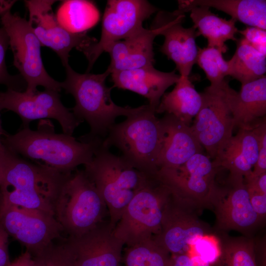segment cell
Wrapping results in <instances>:
<instances>
[{
  "label": "cell",
  "mask_w": 266,
  "mask_h": 266,
  "mask_svg": "<svg viewBox=\"0 0 266 266\" xmlns=\"http://www.w3.org/2000/svg\"><path fill=\"white\" fill-rule=\"evenodd\" d=\"M70 173L29 162L4 146L0 150V203L54 216L55 201Z\"/></svg>",
  "instance_id": "6da1fadb"
},
{
  "label": "cell",
  "mask_w": 266,
  "mask_h": 266,
  "mask_svg": "<svg viewBox=\"0 0 266 266\" xmlns=\"http://www.w3.org/2000/svg\"><path fill=\"white\" fill-rule=\"evenodd\" d=\"M102 140L81 141L71 135L57 133L50 120L43 119L36 130L22 128L14 134L5 133L2 138L12 152L63 173L90 162Z\"/></svg>",
  "instance_id": "7a4b0ae2"
},
{
  "label": "cell",
  "mask_w": 266,
  "mask_h": 266,
  "mask_svg": "<svg viewBox=\"0 0 266 266\" xmlns=\"http://www.w3.org/2000/svg\"><path fill=\"white\" fill-rule=\"evenodd\" d=\"M66 78L61 82L62 88L71 94L75 101L70 109L78 119L86 121L90 128L88 133L79 137V140L87 141L103 139L116 118L127 117L142 111L146 105L133 108L115 104L111 97L112 87H108L105 80L110 73L106 70L100 74L79 73L69 65L65 67Z\"/></svg>",
  "instance_id": "3957f363"
},
{
  "label": "cell",
  "mask_w": 266,
  "mask_h": 266,
  "mask_svg": "<svg viewBox=\"0 0 266 266\" xmlns=\"http://www.w3.org/2000/svg\"><path fill=\"white\" fill-rule=\"evenodd\" d=\"M109 149L101 143L84 171L103 200L114 228L134 195L154 176L136 169Z\"/></svg>",
  "instance_id": "277c9868"
},
{
  "label": "cell",
  "mask_w": 266,
  "mask_h": 266,
  "mask_svg": "<svg viewBox=\"0 0 266 266\" xmlns=\"http://www.w3.org/2000/svg\"><path fill=\"white\" fill-rule=\"evenodd\" d=\"M156 109L149 105L109 130L102 144L115 146L133 167L149 175L156 176L162 140L160 119Z\"/></svg>",
  "instance_id": "5b68a950"
},
{
  "label": "cell",
  "mask_w": 266,
  "mask_h": 266,
  "mask_svg": "<svg viewBox=\"0 0 266 266\" xmlns=\"http://www.w3.org/2000/svg\"><path fill=\"white\" fill-rule=\"evenodd\" d=\"M106 214L103 200L84 170L70 173L54 204V216L64 232L82 235L104 221Z\"/></svg>",
  "instance_id": "8992f818"
},
{
  "label": "cell",
  "mask_w": 266,
  "mask_h": 266,
  "mask_svg": "<svg viewBox=\"0 0 266 266\" xmlns=\"http://www.w3.org/2000/svg\"><path fill=\"white\" fill-rule=\"evenodd\" d=\"M171 196L166 185L151 177L126 207L114 229L116 236L129 246L158 234Z\"/></svg>",
  "instance_id": "52a82bcc"
},
{
  "label": "cell",
  "mask_w": 266,
  "mask_h": 266,
  "mask_svg": "<svg viewBox=\"0 0 266 266\" xmlns=\"http://www.w3.org/2000/svg\"><path fill=\"white\" fill-rule=\"evenodd\" d=\"M1 23L9 39L13 56V65L26 83L25 92L32 94L37 87L60 92L61 82L46 71L41 58V46L28 21L10 10L1 16Z\"/></svg>",
  "instance_id": "ba28073f"
},
{
  "label": "cell",
  "mask_w": 266,
  "mask_h": 266,
  "mask_svg": "<svg viewBox=\"0 0 266 266\" xmlns=\"http://www.w3.org/2000/svg\"><path fill=\"white\" fill-rule=\"evenodd\" d=\"M231 88L226 80L206 87L200 93L201 107L191 126L207 156L212 160L222 145L233 135L234 127L230 100Z\"/></svg>",
  "instance_id": "9c48e42d"
},
{
  "label": "cell",
  "mask_w": 266,
  "mask_h": 266,
  "mask_svg": "<svg viewBox=\"0 0 266 266\" xmlns=\"http://www.w3.org/2000/svg\"><path fill=\"white\" fill-rule=\"evenodd\" d=\"M220 169L207 156L198 153L178 167L159 169L156 176L173 196L199 209L209 207L219 185L215 178Z\"/></svg>",
  "instance_id": "30bf717a"
},
{
  "label": "cell",
  "mask_w": 266,
  "mask_h": 266,
  "mask_svg": "<svg viewBox=\"0 0 266 266\" xmlns=\"http://www.w3.org/2000/svg\"><path fill=\"white\" fill-rule=\"evenodd\" d=\"M157 9L145 0H108L102 17L100 40L81 51L88 61L87 72L111 44L127 38L143 27V22Z\"/></svg>",
  "instance_id": "8fae6325"
},
{
  "label": "cell",
  "mask_w": 266,
  "mask_h": 266,
  "mask_svg": "<svg viewBox=\"0 0 266 266\" xmlns=\"http://www.w3.org/2000/svg\"><path fill=\"white\" fill-rule=\"evenodd\" d=\"M0 222L8 233L33 256L60 238L63 227L48 212L0 203Z\"/></svg>",
  "instance_id": "7c38bea8"
},
{
  "label": "cell",
  "mask_w": 266,
  "mask_h": 266,
  "mask_svg": "<svg viewBox=\"0 0 266 266\" xmlns=\"http://www.w3.org/2000/svg\"><path fill=\"white\" fill-rule=\"evenodd\" d=\"M109 222L103 221L79 236H68L59 245L67 266H121L123 242Z\"/></svg>",
  "instance_id": "4fadbf2b"
},
{
  "label": "cell",
  "mask_w": 266,
  "mask_h": 266,
  "mask_svg": "<svg viewBox=\"0 0 266 266\" xmlns=\"http://www.w3.org/2000/svg\"><path fill=\"white\" fill-rule=\"evenodd\" d=\"M2 109L17 114L22 121L23 128L29 127L30 123L35 120L54 119L60 124L63 133L72 135L83 122L64 105L59 92L52 90L29 94L7 89L0 92V110Z\"/></svg>",
  "instance_id": "5bb4252c"
},
{
  "label": "cell",
  "mask_w": 266,
  "mask_h": 266,
  "mask_svg": "<svg viewBox=\"0 0 266 266\" xmlns=\"http://www.w3.org/2000/svg\"><path fill=\"white\" fill-rule=\"evenodd\" d=\"M216 216V229L221 232L235 230L248 235L263 222L250 202L244 177L229 174L218 187L209 207Z\"/></svg>",
  "instance_id": "9a60e30c"
},
{
  "label": "cell",
  "mask_w": 266,
  "mask_h": 266,
  "mask_svg": "<svg viewBox=\"0 0 266 266\" xmlns=\"http://www.w3.org/2000/svg\"><path fill=\"white\" fill-rule=\"evenodd\" d=\"M29 14V24L42 46L52 49L65 67L68 64L69 53L74 48L82 51L97 42L86 33L75 34L62 27L52 11L56 1L50 0H25Z\"/></svg>",
  "instance_id": "2e32d148"
},
{
  "label": "cell",
  "mask_w": 266,
  "mask_h": 266,
  "mask_svg": "<svg viewBox=\"0 0 266 266\" xmlns=\"http://www.w3.org/2000/svg\"><path fill=\"white\" fill-rule=\"evenodd\" d=\"M197 209L171 194L164 211L160 232L153 237L171 256L184 254L198 238L210 234L209 226L198 218Z\"/></svg>",
  "instance_id": "e0dca14e"
},
{
  "label": "cell",
  "mask_w": 266,
  "mask_h": 266,
  "mask_svg": "<svg viewBox=\"0 0 266 266\" xmlns=\"http://www.w3.org/2000/svg\"><path fill=\"white\" fill-rule=\"evenodd\" d=\"M164 28V23L157 14L150 29L142 27L127 38L111 44L106 51L110 57L106 71L110 74L117 71L153 66L154 40Z\"/></svg>",
  "instance_id": "ac0fdd59"
},
{
  "label": "cell",
  "mask_w": 266,
  "mask_h": 266,
  "mask_svg": "<svg viewBox=\"0 0 266 266\" xmlns=\"http://www.w3.org/2000/svg\"><path fill=\"white\" fill-rule=\"evenodd\" d=\"M158 14L164 25L161 35L165 39L160 51L175 63L180 76L189 77L196 64L199 51L196 42L199 36L197 31L193 26L190 28L182 26L185 14L174 11H161Z\"/></svg>",
  "instance_id": "d6986e66"
},
{
  "label": "cell",
  "mask_w": 266,
  "mask_h": 266,
  "mask_svg": "<svg viewBox=\"0 0 266 266\" xmlns=\"http://www.w3.org/2000/svg\"><path fill=\"white\" fill-rule=\"evenodd\" d=\"M160 120L162 140L157 162L158 170L178 167L194 155L203 153V148L191 126L169 114Z\"/></svg>",
  "instance_id": "ffe728a7"
},
{
  "label": "cell",
  "mask_w": 266,
  "mask_h": 266,
  "mask_svg": "<svg viewBox=\"0 0 266 266\" xmlns=\"http://www.w3.org/2000/svg\"><path fill=\"white\" fill-rule=\"evenodd\" d=\"M110 75L112 87L129 90L144 97L148 100V105L155 109L166 91L180 77L175 70L163 72L154 66L114 71Z\"/></svg>",
  "instance_id": "44dd1931"
},
{
  "label": "cell",
  "mask_w": 266,
  "mask_h": 266,
  "mask_svg": "<svg viewBox=\"0 0 266 266\" xmlns=\"http://www.w3.org/2000/svg\"><path fill=\"white\" fill-rule=\"evenodd\" d=\"M258 156L257 138L252 130L239 129L220 147L213 165L220 169H226L229 174L245 177L253 170Z\"/></svg>",
  "instance_id": "7402d4cb"
},
{
  "label": "cell",
  "mask_w": 266,
  "mask_h": 266,
  "mask_svg": "<svg viewBox=\"0 0 266 266\" xmlns=\"http://www.w3.org/2000/svg\"><path fill=\"white\" fill-rule=\"evenodd\" d=\"M231 111L234 128L252 130L266 118V77L241 85L230 94Z\"/></svg>",
  "instance_id": "603a6c76"
},
{
  "label": "cell",
  "mask_w": 266,
  "mask_h": 266,
  "mask_svg": "<svg viewBox=\"0 0 266 266\" xmlns=\"http://www.w3.org/2000/svg\"><path fill=\"white\" fill-rule=\"evenodd\" d=\"M175 11L185 14L193 7H213L248 26L266 29V1L264 0H181Z\"/></svg>",
  "instance_id": "cb8c5ba5"
},
{
  "label": "cell",
  "mask_w": 266,
  "mask_h": 266,
  "mask_svg": "<svg viewBox=\"0 0 266 266\" xmlns=\"http://www.w3.org/2000/svg\"><path fill=\"white\" fill-rule=\"evenodd\" d=\"M201 101L200 93L196 90L189 77L180 75L173 89L163 96L155 112L171 114L191 126Z\"/></svg>",
  "instance_id": "d4e9b609"
},
{
  "label": "cell",
  "mask_w": 266,
  "mask_h": 266,
  "mask_svg": "<svg viewBox=\"0 0 266 266\" xmlns=\"http://www.w3.org/2000/svg\"><path fill=\"white\" fill-rule=\"evenodd\" d=\"M189 12L193 26L198 30L199 36L201 35L207 39V46L216 48L225 53L228 50L226 41L236 40L235 34L238 30L234 19L220 17L213 13L209 7L204 6L194 7Z\"/></svg>",
  "instance_id": "484cf974"
},
{
  "label": "cell",
  "mask_w": 266,
  "mask_h": 266,
  "mask_svg": "<svg viewBox=\"0 0 266 266\" xmlns=\"http://www.w3.org/2000/svg\"><path fill=\"white\" fill-rule=\"evenodd\" d=\"M55 16L65 30L73 33L80 34L86 33L96 25L100 14L92 1L67 0L62 1Z\"/></svg>",
  "instance_id": "4316f807"
},
{
  "label": "cell",
  "mask_w": 266,
  "mask_h": 266,
  "mask_svg": "<svg viewBox=\"0 0 266 266\" xmlns=\"http://www.w3.org/2000/svg\"><path fill=\"white\" fill-rule=\"evenodd\" d=\"M228 61L229 75L241 85L265 76L266 56L253 48L243 38L237 41L234 54Z\"/></svg>",
  "instance_id": "83f0119b"
},
{
  "label": "cell",
  "mask_w": 266,
  "mask_h": 266,
  "mask_svg": "<svg viewBox=\"0 0 266 266\" xmlns=\"http://www.w3.org/2000/svg\"><path fill=\"white\" fill-rule=\"evenodd\" d=\"M125 266H172L171 255L153 238L126 246L122 258Z\"/></svg>",
  "instance_id": "f1b7e54d"
},
{
  "label": "cell",
  "mask_w": 266,
  "mask_h": 266,
  "mask_svg": "<svg viewBox=\"0 0 266 266\" xmlns=\"http://www.w3.org/2000/svg\"><path fill=\"white\" fill-rule=\"evenodd\" d=\"M220 250L222 266H257L254 243L248 237L224 238Z\"/></svg>",
  "instance_id": "f546056e"
},
{
  "label": "cell",
  "mask_w": 266,
  "mask_h": 266,
  "mask_svg": "<svg viewBox=\"0 0 266 266\" xmlns=\"http://www.w3.org/2000/svg\"><path fill=\"white\" fill-rule=\"evenodd\" d=\"M218 49L207 46L199 49L196 63L204 72L211 85L220 84L229 75L228 61Z\"/></svg>",
  "instance_id": "4dcf8cb0"
},
{
  "label": "cell",
  "mask_w": 266,
  "mask_h": 266,
  "mask_svg": "<svg viewBox=\"0 0 266 266\" xmlns=\"http://www.w3.org/2000/svg\"><path fill=\"white\" fill-rule=\"evenodd\" d=\"M8 46V36L1 27L0 28V84L6 86L7 89L21 91L24 86V80L20 75L10 74L6 68L5 55Z\"/></svg>",
  "instance_id": "1f68e13d"
},
{
  "label": "cell",
  "mask_w": 266,
  "mask_h": 266,
  "mask_svg": "<svg viewBox=\"0 0 266 266\" xmlns=\"http://www.w3.org/2000/svg\"><path fill=\"white\" fill-rule=\"evenodd\" d=\"M257 140L258 156L251 173L248 176L256 177L266 172V120L262 122L252 130Z\"/></svg>",
  "instance_id": "d6a6232c"
},
{
  "label": "cell",
  "mask_w": 266,
  "mask_h": 266,
  "mask_svg": "<svg viewBox=\"0 0 266 266\" xmlns=\"http://www.w3.org/2000/svg\"><path fill=\"white\" fill-rule=\"evenodd\" d=\"M193 245L199 256L208 264L214 262L220 257V243L213 235L208 234L199 237Z\"/></svg>",
  "instance_id": "836d02e7"
},
{
  "label": "cell",
  "mask_w": 266,
  "mask_h": 266,
  "mask_svg": "<svg viewBox=\"0 0 266 266\" xmlns=\"http://www.w3.org/2000/svg\"><path fill=\"white\" fill-rule=\"evenodd\" d=\"M243 38L255 49L266 56V31L262 29L247 26L238 30Z\"/></svg>",
  "instance_id": "e575fe53"
},
{
  "label": "cell",
  "mask_w": 266,
  "mask_h": 266,
  "mask_svg": "<svg viewBox=\"0 0 266 266\" xmlns=\"http://www.w3.org/2000/svg\"><path fill=\"white\" fill-rule=\"evenodd\" d=\"M33 256L37 266H67L61 253L59 245L53 244L42 252Z\"/></svg>",
  "instance_id": "d590c367"
},
{
  "label": "cell",
  "mask_w": 266,
  "mask_h": 266,
  "mask_svg": "<svg viewBox=\"0 0 266 266\" xmlns=\"http://www.w3.org/2000/svg\"><path fill=\"white\" fill-rule=\"evenodd\" d=\"M247 189L250 202L254 211L264 221L266 216V194L252 189L247 188Z\"/></svg>",
  "instance_id": "8d00e7d4"
},
{
  "label": "cell",
  "mask_w": 266,
  "mask_h": 266,
  "mask_svg": "<svg viewBox=\"0 0 266 266\" xmlns=\"http://www.w3.org/2000/svg\"><path fill=\"white\" fill-rule=\"evenodd\" d=\"M9 236L0 222V266H8L11 263L8 250Z\"/></svg>",
  "instance_id": "74e56055"
},
{
  "label": "cell",
  "mask_w": 266,
  "mask_h": 266,
  "mask_svg": "<svg viewBox=\"0 0 266 266\" xmlns=\"http://www.w3.org/2000/svg\"><path fill=\"white\" fill-rule=\"evenodd\" d=\"M8 266H37L32 255L27 250L23 253Z\"/></svg>",
  "instance_id": "f35d334b"
},
{
  "label": "cell",
  "mask_w": 266,
  "mask_h": 266,
  "mask_svg": "<svg viewBox=\"0 0 266 266\" xmlns=\"http://www.w3.org/2000/svg\"><path fill=\"white\" fill-rule=\"evenodd\" d=\"M171 257L172 266H193L192 258L185 253Z\"/></svg>",
  "instance_id": "ab89813d"
},
{
  "label": "cell",
  "mask_w": 266,
  "mask_h": 266,
  "mask_svg": "<svg viewBox=\"0 0 266 266\" xmlns=\"http://www.w3.org/2000/svg\"><path fill=\"white\" fill-rule=\"evenodd\" d=\"M5 133L3 130L2 125H1V121L0 119V150L4 147L2 142V138Z\"/></svg>",
  "instance_id": "60d3db41"
}]
</instances>
